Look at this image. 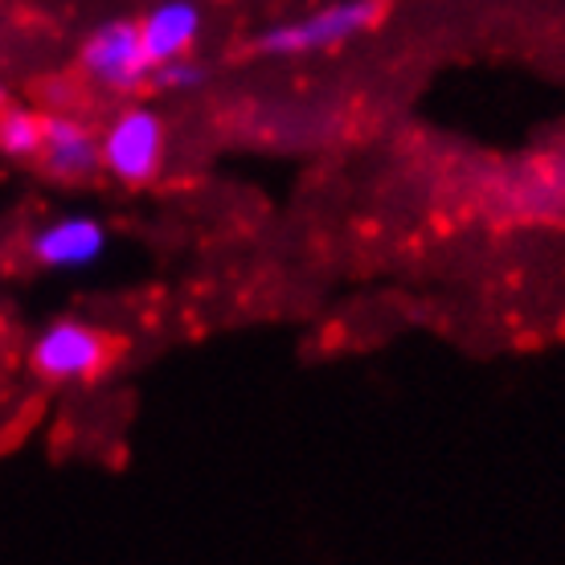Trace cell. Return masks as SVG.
Segmentation results:
<instances>
[{
  "mask_svg": "<svg viewBox=\"0 0 565 565\" xmlns=\"http://www.w3.org/2000/svg\"><path fill=\"white\" fill-rule=\"evenodd\" d=\"M377 13H382L377 0H332V4L316 9V13L282 21V25H275L270 33H263V50L279 57L332 50V45L353 42L356 33L373 29Z\"/></svg>",
  "mask_w": 565,
  "mask_h": 565,
  "instance_id": "6da1fadb",
  "label": "cell"
},
{
  "mask_svg": "<svg viewBox=\"0 0 565 565\" xmlns=\"http://www.w3.org/2000/svg\"><path fill=\"white\" fill-rule=\"evenodd\" d=\"M103 169L111 172L115 181L124 184H143L152 181L164 156V124L160 115L148 107H131L115 119L111 128L103 131L99 140Z\"/></svg>",
  "mask_w": 565,
  "mask_h": 565,
  "instance_id": "7a4b0ae2",
  "label": "cell"
},
{
  "mask_svg": "<svg viewBox=\"0 0 565 565\" xmlns=\"http://www.w3.org/2000/svg\"><path fill=\"white\" fill-rule=\"evenodd\" d=\"M111 361V344L83 320H57L33 340V369L45 382H86Z\"/></svg>",
  "mask_w": 565,
  "mask_h": 565,
  "instance_id": "3957f363",
  "label": "cell"
},
{
  "mask_svg": "<svg viewBox=\"0 0 565 565\" xmlns=\"http://www.w3.org/2000/svg\"><path fill=\"white\" fill-rule=\"evenodd\" d=\"M83 71L107 90H131L152 78V57L143 50L136 21H107L83 45Z\"/></svg>",
  "mask_w": 565,
  "mask_h": 565,
  "instance_id": "277c9868",
  "label": "cell"
},
{
  "mask_svg": "<svg viewBox=\"0 0 565 565\" xmlns=\"http://www.w3.org/2000/svg\"><path fill=\"white\" fill-rule=\"evenodd\" d=\"M33 258L50 270H83L90 263H99L107 250V230L86 217V213H66L50 226H42L29 242Z\"/></svg>",
  "mask_w": 565,
  "mask_h": 565,
  "instance_id": "5b68a950",
  "label": "cell"
},
{
  "mask_svg": "<svg viewBox=\"0 0 565 565\" xmlns=\"http://www.w3.org/2000/svg\"><path fill=\"white\" fill-rule=\"evenodd\" d=\"M42 169L54 177V181H86L103 169V156H99V140L95 131L83 128L78 119H66V115H54L45 119V136H42Z\"/></svg>",
  "mask_w": 565,
  "mask_h": 565,
  "instance_id": "8992f818",
  "label": "cell"
},
{
  "mask_svg": "<svg viewBox=\"0 0 565 565\" xmlns=\"http://www.w3.org/2000/svg\"><path fill=\"white\" fill-rule=\"evenodd\" d=\"M201 33V9L193 0H160L152 13L140 21V38L143 50L152 57V66L160 62H172V57H184L193 50Z\"/></svg>",
  "mask_w": 565,
  "mask_h": 565,
  "instance_id": "52a82bcc",
  "label": "cell"
},
{
  "mask_svg": "<svg viewBox=\"0 0 565 565\" xmlns=\"http://www.w3.org/2000/svg\"><path fill=\"white\" fill-rule=\"evenodd\" d=\"M45 119L29 107H0V152L9 160H33L42 152Z\"/></svg>",
  "mask_w": 565,
  "mask_h": 565,
  "instance_id": "ba28073f",
  "label": "cell"
},
{
  "mask_svg": "<svg viewBox=\"0 0 565 565\" xmlns=\"http://www.w3.org/2000/svg\"><path fill=\"white\" fill-rule=\"evenodd\" d=\"M152 78L160 86H169V90H193V86L205 78V71H201L193 57H172V62H160V66H152Z\"/></svg>",
  "mask_w": 565,
  "mask_h": 565,
  "instance_id": "9c48e42d",
  "label": "cell"
},
{
  "mask_svg": "<svg viewBox=\"0 0 565 565\" xmlns=\"http://www.w3.org/2000/svg\"><path fill=\"white\" fill-rule=\"evenodd\" d=\"M0 107H4V86H0Z\"/></svg>",
  "mask_w": 565,
  "mask_h": 565,
  "instance_id": "30bf717a",
  "label": "cell"
}]
</instances>
